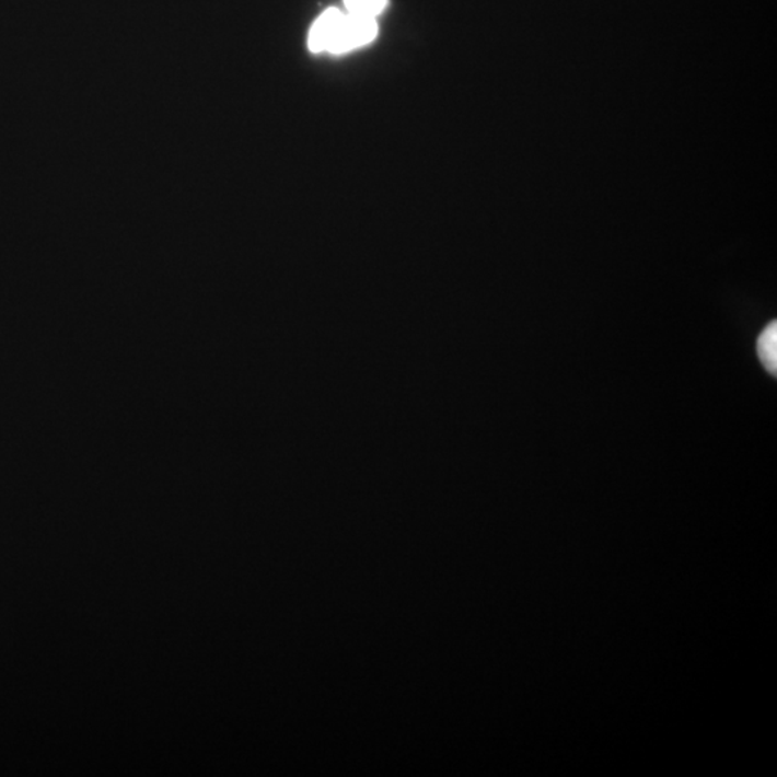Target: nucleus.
<instances>
[{"label": "nucleus", "mask_w": 777, "mask_h": 777, "mask_svg": "<svg viewBox=\"0 0 777 777\" xmlns=\"http://www.w3.org/2000/svg\"><path fill=\"white\" fill-rule=\"evenodd\" d=\"M379 34L378 21L374 18L358 15H343L338 24L335 36L328 45L327 53L341 55L362 48L372 43Z\"/></svg>", "instance_id": "1"}, {"label": "nucleus", "mask_w": 777, "mask_h": 777, "mask_svg": "<svg viewBox=\"0 0 777 777\" xmlns=\"http://www.w3.org/2000/svg\"><path fill=\"white\" fill-rule=\"evenodd\" d=\"M343 15H345V13H343L340 9L330 8L317 18V21L311 26L309 34V48L311 53H327L328 45H330V40L333 36H335Z\"/></svg>", "instance_id": "2"}, {"label": "nucleus", "mask_w": 777, "mask_h": 777, "mask_svg": "<svg viewBox=\"0 0 777 777\" xmlns=\"http://www.w3.org/2000/svg\"><path fill=\"white\" fill-rule=\"evenodd\" d=\"M758 359L767 372L777 373V323H770L757 338Z\"/></svg>", "instance_id": "3"}, {"label": "nucleus", "mask_w": 777, "mask_h": 777, "mask_svg": "<svg viewBox=\"0 0 777 777\" xmlns=\"http://www.w3.org/2000/svg\"><path fill=\"white\" fill-rule=\"evenodd\" d=\"M351 15L376 18L385 11L389 0H343Z\"/></svg>", "instance_id": "4"}]
</instances>
